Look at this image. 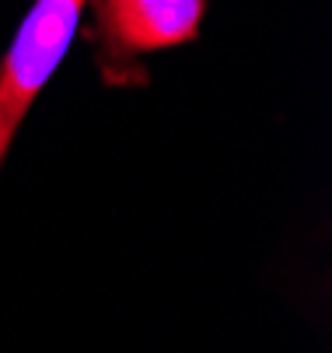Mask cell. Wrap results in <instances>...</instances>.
<instances>
[{
  "label": "cell",
  "instance_id": "2",
  "mask_svg": "<svg viewBox=\"0 0 332 353\" xmlns=\"http://www.w3.org/2000/svg\"><path fill=\"white\" fill-rule=\"evenodd\" d=\"M102 39L105 81H123V70L140 57L189 46L207 14V0H94Z\"/></svg>",
  "mask_w": 332,
  "mask_h": 353
},
{
  "label": "cell",
  "instance_id": "1",
  "mask_svg": "<svg viewBox=\"0 0 332 353\" xmlns=\"http://www.w3.org/2000/svg\"><path fill=\"white\" fill-rule=\"evenodd\" d=\"M87 0H32L8 53L0 57V168L42 88L70 53Z\"/></svg>",
  "mask_w": 332,
  "mask_h": 353
}]
</instances>
